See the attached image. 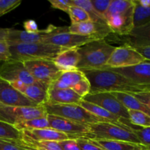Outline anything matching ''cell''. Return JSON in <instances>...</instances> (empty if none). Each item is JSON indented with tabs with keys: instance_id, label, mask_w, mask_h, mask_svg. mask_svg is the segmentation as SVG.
<instances>
[{
	"instance_id": "19",
	"label": "cell",
	"mask_w": 150,
	"mask_h": 150,
	"mask_svg": "<svg viewBox=\"0 0 150 150\" xmlns=\"http://www.w3.org/2000/svg\"><path fill=\"white\" fill-rule=\"evenodd\" d=\"M69 27V32L81 36L92 37L96 40L105 39L112 34L108 25L100 24L95 22L85 21L71 24Z\"/></svg>"
},
{
	"instance_id": "34",
	"label": "cell",
	"mask_w": 150,
	"mask_h": 150,
	"mask_svg": "<svg viewBox=\"0 0 150 150\" xmlns=\"http://www.w3.org/2000/svg\"><path fill=\"white\" fill-rule=\"evenodd\" d=\"M67 13L70 16L71 24L90 21V18H89V16L87 14V13L85 12L83 10H82L81 8H80V7H76V6H70Z\"/></svg>"
},
{
	"instance_id": "15",
	"label": "cell",
	"mask_w": 150,
	"mask_h": 150,
	"mask_svg": "<svg viewBox=\"0 0 150 150\" xmlns=\"http://www.w3.org/2000/svg\"><path fill=\"white\" fill-rule=\"evenodd\" d=\"M49 127L61 133L76 136L77 138L86 137L90 133L89 125L71 121L58 116L47 115Z\"/></svg>"
},
{
	"instance_id": "30",
	"label": "cell",
	"mask_w": 150,
	"mask_h": 150,
	"mask_svg": "<svg viewBox=\"0 0 150 150\" xmlns=\"http://www.w3.org/2000/svg\"><path fill=\"white\" fill-rule=\"evenodd\" d=\"M133 28L143 26L150 22V7H142L138 4L136 0H133Z\"/></svg>"
},
{
	"instance_id": "20",
	"label": "cell",
	"mask_w": 150,
	"mask_h": 150,
	"mask_svg": "<svg viewBox=\"0 0 150 150\" xmlns=\"http://www.w3.org/2000/svg\"><path fill=\"white\" fill-rule=\"evenodd\" d=\"M114 37L117 38L118 40L122 41V45H128L134 48H148L150 47V22L133 28L130 34L125 36L114 35Z\"/></svg>"
},
{
	"instance_id": "25",
	"label": "cell",
	"mask_w": 150,
	"mask_h": 150,
	"mask_svg": "<svg viewBox=\"0 0 150 150\" xmlns=\"http://www.w3.org/2000/svg\"><path fill=\"white\" fill-rule=\"evenodd\" d=\"M112 93L127 110L142 111L150 116L149 108L146 105L142 103L141 101H139L137 98H135L133 94L124 93V92H112Z\"/></svg>"
},
{
	"instance_id": "18",
	"label": "cell",
	"mask_w": 150,
	"mask_h": 150,
	"mask_svg": "<svg viewBox=\"0 0 150 150\" xmlns=\"http://www.w3.org/2000/svg\"><path fill=\"white\" fill-rule=\"evenodd\" d=\"M15 89L21 92L28 99L37 105H45L48 100V90L49 86L40 82L27 84L23 82L16 81L10 83Z\"/></svg>"
},
{
	"instance_id": "8",
	"label": "cell",
	"mask_w": 150,
	"mask_h": 150,
	"mask_svg": "<svg viewBox=\"0 0 150 150\" xmlns=\"http://www.w3.org/2000/svg\"><path fill=\"white\" fill-rule=\"evenodd\" d=\"M23 63L37 81L48 86L55 81L62 73L51 59L29 60Z\"/></svg>"
},
{
	"instance_id": "7",
	"label": "cell",
	"mask_w": 150,
	"mask_h": 150,
	"mask_svg": "<svg viewBox=\"0 0 150 150\" xmlns=\"http://www.w3.org/2000/svg\"><path fill=\"white\" fill-rule=\"evenodd\" d=\"M45 105L35 107L6 106L0 104V121L16 126L26 120L46 117Z\"/></svg>"
},
{
	"instance_id": "9",
	"label": "cell",
	"mask_w": 150,
	"mask_h": 150,
	"mask_svg": "<svg viewBox=\"0 0 150 150\" xmlns=\"http://www.w3.org/2000/svg\"><path fill=\"white\" fill-rule=\"evenodd\" d=\"M49 86L56 89H71L83 98L90 92L91 89L89 80L79 70L63 72Z\"/></svg>"
},
{
	"instance_id": "43",
	"label": "cell",
	"mask_w": 150,
	"mask_h": 150,
	"mask_svg": "<svg viewBox=\"0 0 150 150\" xmlns=\"http://www.w3.org/2000/svg\"><path fill=\"white\" fill-rule=\"evenodd\" d=\"M23 28L28 32H37L40 30L38 24L34 20H27L23 23Z\"/></svg>"
},
{
	"instance_id": "26",
	"label": "cell",
	"mask_w": 150,
	"mask_h": 150,
	"mask_svg": "<svg viewBox=\"0 0 150 150\" xmlns=\"http://www.w3.org/2000/svg\"><path fill=\"white\" fill-rule=\"evenodd\" d=\"M79 105L86 109L88 112L92 114L95 117H98V118L102 119V120H105V121L108 122L112 123H117V124H120V117H117V116L114 115L111 113L108 112V111L105 110L104 108H101L99 105H97L95 104L89 103L88 101L82 100L81 102L79 103Z\"/></svg>"
},
{
	"instance_id": "16",
	"label": "cell",
	"mask_w": 150,
	"mask_h": 150,
	"mask_svg": "<svg viewBox=\"0 0 150 150\" xmlns=\"http://www.w3.org/2000/svg\"><path fill=\"white\" fill-rule=\"evenodd\" d=\"M0 104L6 106L16 107H35L39 105L28 99L9 82L1 79H0Z\"/></svg>"
},
{
	"instance_id": "36",
	"label": "cell",
	"mask_w": 150,
	"mask_h": 150,
	"mask_svg": "<svg viewBox=\"0 0 150 150\" xmlns=\"http://www.w3.org/2000/svg\"><path fill=\"white\" fill-rule=\"evenodd\" d=\"M21 4V0H0V17L16 9Z\"/></svg>"
},
{
	"instance_id": "5",
	"label": "cell",
	"mask_w": 150,
	"mask_h": 150,
	"mask_svg": "<svg viewBox=\"0 0 150 150\" xmlns=\"http://www.w3.org/2000/svg\"><path fill=\"white\" fill-rule=\"evenodd\" d=\"M89 129L90 133L87 136L89 139L123 141L141 144L131 129L122 123L98 122L90 125Z\"/></svg>"
},
{
	"instance_id": "45",
	"label": "cell",
	"mask_w": 150,
	"mask_h": 150,
	"mask_svg": "<svg viewBox=\"0 0 150 150\" xmlns=\"http://www.w3.org/2000/svg\"><path fill=\"white\" fill-rule=\"evenodd\" d=\"M9 29H4V28H0V41L6 40L7 33H8Z\"/></svg>"
},
{
	"instance_id": "6",
	"label": "cell",
	"mask_w": 150,
	"mask_h": 150,
	"mask_svg": "<svg viewBox=\"0 0 150 150\" xmlns=\"http://www.w3.org/2000/svg\"><path fill=\"white\" fill-rule=\"evenodd\" d=\"M45 108L48 114L58 116L87 125L98 122H108L105 120L95 117L78 104L51 105L45 103Z\"/></svg>"
},
{
	"instance_id": "42",
	"label": "cell",
	"mask_w": 150,
	"mask_h": 150,
	"mask_svg": "<svg viewBox=\"0 0 150 150\" xmlns=\"http://www.w3.org/2000/svg\"><path fill=\"white\" fill-rule=\"evenodd\" d=\"M135 98H137L139 101L146 105L150 109V90H146L139 93L133 94Z\"/></svg>"
},
{
	"instance_id": "14",
	"label": "cell",
	"mask_w": 150,
	"mask_h": 150,
	"mask_svg": "<svg viewBox=\"0 0 150 150\" xmlns=\"http://www.w3.org/2000/svg\"><path fill=\"white\" fill-rule=\"evenodd\" d=\"M106 68H109L110 70L125 76L136 84L150 90V61L149 60L127 67Z\"/></svg>"
},
{
	"instance_id": "46",
	"label": "cell",
	"mask_w": 150,
	"mask_h": 150,
	"mask_svg": "<svg viewBox=\"0 0 150 150\" xmlns=\"http://www.w3.org/2000/svg\"><path fill=\"white\" fill-rule=\"evenodd\" d=\"M136 1L142 7H150V0H136Z\"/></svg>"
},
{
	"instance_id": "33",
	"label": "cell",
	"mask_w": 150,
	"mask_h": 150,
	"mask_svg": "<svg viewBox=\"0 0 150 150\" xmlns=\"http://www.w3.org/2000/svg\"><path fill=\"white\" fill-rule=\"evenodd\" d=\"M129 121L139 127H150V116L139 111L128 110Z\"/></svg>"
},
{
	"instance_id": "28",
	"label": "cell",
	"mask_w": 150,
	"mask_h": 150,
	"mask_svg": "<svg viewBox=\"0 0 150 150\" xmlns=\"http://www.w3.org/2000/svg\"><path fill=\"white\" fill-rule=\"evenodd\" d=\"M18 140L21 143L34 150H62L57 142L33 140L23 134H21V138Z\"/></svg>"
},
{
	"instance_id": "4",
	"label": "cell",
	"mask_w": 150,
	"mask_h": 150,
	"mask_svg": "<svg viewBox=\"0 0 150 150\" xmlns=\"http://www.w3.org/2000/svg\"><path fill=\"white\" fill-rule=\"evenodd\" d=\"M10 59L24 62L35 59L53 60L65 48L45 43H8Z\"/></svg>"
},
{
	"instance_id": "21",
	"label": "cell",
	"mask_w": 150,
	"mask_h": 150,
	"mask_svg": "<svg viewBox=\"0 0 150 150\" xmlns=\"http://www.w3.org/2000/svg\"><path fill=\"white\" fill-rule=\"evenodd\" d=\"M83 98L71 89H56L49 86L48 90V100L46 103L51 105H79Z\"/></svg>"
},
{
	"instance_id": "32",
	"label": "cell",
	"mask_w": 150,
	"mask_h": 150,
	"mask_svg": "<svg viewBox=\"0 0 150 150\" xmlns=\"http://www.w3.org/2000/svg\"><path fill=\"white\" fill-rule=\"evenodd\" d=\"M21 138V132L18 130L14 126L0 121V139L18 140Z\"/></svg>"
},
{
	"instance_id": "47",
	"label": "cell",
	"mask_w": 150,
	"mask_h": 150,
	"mask_svg": "<svg viewBox=\"0 0 150 150\" xmlns=\"http://www.w3.org/2000/svg\"><path fill=\"white\" fill-rule=\"evenodd\" d=\"M13 141H14L15 143H16V144H17L18 146L22 150H34V149H31V148L28 147V146H26V145L23 144L22 143H21V142H19V140H13Z\"/></svg>"
},
{
	"instance_id": "2",
	"label": "cell",
	"mask_w": 150,
	"mask_h": 150,
	"mask_svg": "<svg viewBox=\"0 0 150 150\" xmlns=\"http://www.w3.org/2000/svg\"><path fill=\"white\" fill-rule=\"evenodd\" d=\"M115 48L105 39L95 40L79 47L78 51L80 60L78 70L103 69Z\"/></svg>"
},
{
	"instance_id": "37",
	"label": "cell",
	"mask_w": 150,
	"mask_h": 150,
	"mask_svg": "<svg viewBox=\"0 0 150 150\" xmlns=\"http://www.w3.org/2000/svg\"><path fill=\"white\" fill-rule=\"evenodd\" d=\"M91 1L95 10L100 15L105 18V14L111 4V0H92Z\"/></svg>"
},
{
	"instance_id": "35",
	"label": "cell",
	"mask_w": 150,
	"mask_h": 150,
	"mask_svg": "<svg viewBox=\"0 0 150 150\" xmlns=\"http://www.w3.org/2000/svg\"><path fill=\"white\" fill-rule=\"evenodd\" d=\"M81 150H104L92 139L86 137H80L76 139Z\"/></svg>"
},
{
	"instance_id": "27",
	"label": "cell",
	"mask_w": 150,
	"mask_h": 150,
	"mask_svg": "<svg viewBox=\"0 0 150 150\" xmlns=\"http://www.w3.org/2000/svg\"><path fill=\"white\" fill-rule=\"evenodd\" d=\"M71 5L80 7L85 12H86L89 15L91 21L107 25L105 18L95 10L91 0H71Z\"/></svg>"
},
{
	"instance_id": "24",
	"label": "cell",
	"mask_w": 150,
	"mask_h": 150,
	"mask_svg": "<svg viewBox=\"0 0 150 150\" xmlns=\"http://www.w3.org/2000/svg\"><path fill=\"white\" fill-rule=\"evenodd\" d=\"M92 140L95 141L104 150H149V148L144 145L133 142L95 139Z\"/></svg>"
},
{
	"instance_id": "13",
	"label": "cell",
	"mask_w": 150,
	"mask_h": 150,
	"mask_svg": "<svg viewBox=\"0 0 150 150\" xmlns=\"http://www.w3.org/2000/svg\"><path fill=\"white\" fill-rule=\"evenodd\" d=\"M0 79L9 83L20 81L32 84L38 82L28 71L23 62L11 59L0 64Z\"/></svg>"
},
{
	"instance_id": "48",
	"label": "cell",
	"mask_w": 150,
	"mask_h": 150,
	"mask_svg": "<svg viewBox=\"0 0 150 150\" xmlns=\"http://www.w3.org/2000/svg\"><path fill=\"white\" fill-rule=\"evenodd\" d=\"M149 150H150V149H149Z\"/></svg>"
},
{
	"instance_id": "40",
	"label": "cell",
	"mask_w": 150,
	"mask_h": 150,
	"mask_svg": "<svg viewBox=\"0 0 150 150\" xmlns=\"http://www.w3.org/2000/svg\"><path fill=\"white\" fill-rule=\"evenodd\" d=\"M10 59L9 45L6 40L0 41V61L7 62Z\"/></svg>"
},
{
	"instance_id": "38",
	"label": "cell",
	"mask_w": 150,
	"mask_h": 150,
	"mask_svg": "<svg viewBox=\"0 0 150 150\" xmlns=\"http://www.w3.org/2000/svg\"><path fill=\"white\" fill-rule=\"evenodd\" d=\"M49 2L53 8L62 10L65 13H68L71 6V0H49Z\"/></svg>"
},
{
	"instance_id": "44",
	"label": "cell",
	"mask_w": 150,
	"mask_h": 150,
	"mask_svg": "<svg viewBox=\"0 0 150 150\" xmlns=\"http://www.w3.org/2000/svg\"><path fill=\"white\" fill-rule=\"evenodd\" d=\"M139 54L143 56L144 58L146 60L150 61V47L148 48H136Z\"/></svg>"
},
{
	"instance_id": "29",
	"label": "cell",
	"mask_w": 150,
	"mask_h": 150,
	"mask_svg": "<svg viewBox=\"0 0 150 150\" xmlns=\"http://www.w3.org/2000/svg\"><path fill=\"white\" fill-rule=\"evenodd\" d=\"M120 122L130 127L138 138L140 143L149 147L150 149V127H139L134 125L130 122L129 120L122 118L120 119Z\"/></svg>"
},
{
	"instance_id": "3",
	"label": "cell",
	"mask_w": 150,
	"mask_h": 150,
	"mask_svg": "<svg viewBox=\"0 0 150 150\" xmlns=\"http://www.w3.org/2000/svg\"><path fill=\"white\" fill-rule=\"evenodd\" d=\"M133 0H111L105 16L107 25L112 34L125 36L133 29Z\"/></svg>"
},
{
	"instance_id": "23",
	"label": "cell",
	"mask_w": 150,
	"mask_h": 150,
	"mask_svg": "<svg viewBox=\"0 0 150 150\" xmlns=\"http://www.w3.org/2000/svg\"><path fill=\"white\" fill-rule=\"evenodd\" d=\"M80 55L78 48L66 49L53 59V62L62 72L74 71L78 70Z\"/></svg>"
},
{
	"instance_id": "12",
	"label": "cell",
	"mask_w": 150,
	"mask_h": 150,
	"mask_svg": "<svg viewBox=\"0 0 150 150\" xmlns=\"http://www.w3.org/2000/svg\"><path fill=\"white\" fill-rule=\"evenodd\" d=\"M144 61L146 59L136 48L128 45H121L116 47L104 68L127 67L140 64Z\"/></svg>"
},
{
	"instance_id": "39",
	"label": "cell",
	"mask_w": 150,
	"mask_h": 150,
	"mask_svg": "<svg viewBox=\"0 0 150 150\" xmlns=\"http://www.w3.org/2000/svg\"><path fill=\"white\" fill-rule=\"evenodd\" d=\"M62 150H81L78 145L76 139H67V140L58 142Z\"/></svg>"
},
{
	"instance_id": "1",
	"label": "cell",
	"mask_w": 150,
	"mask_h": 150,
	"mask_svg": "<svg viewBox=\"0 0 150 150\" xmlns=\"http://www.w3.org/2000/svg\"><path fill=\"white\" fill-rule=\"evenodd\" d=\"M90 83L89 93L98 92H124L136 94L148 90L146 88L136 84L125 76L110 70L109 68L100 70H81Z\"/></svg>"
},
{
	"instance_id": "41",
	"label": "cell",
	"mask_w": 150,
	"mask_h": 150,
	"mask_svg": "<svg viewBox=\"0 0 150 150\" xmlns=\"http://www.w3.org/2000/svg\"><path fill=\"white\" fill-rule=\"evenodd\" d=\"M0 150H22L13 140L0 139Z\"/></svg>"
},
{
	"instance_id": "31",
	"label": "cell",
	"mask_w": 150,
	"mask_h": 150,
	"mask_svg": "<svg viewBox=\"0 0 150 150\" xmlns=\"http://www.w3.org/2000/svg\"><path fill=\"white\" fill-rule=\"evenodd\" d=\"M18 130L20 132L23 130H37V129H44L48 128L49 123H48V118L46 117H40V118L32 119V120H26L15 126Z\"/></svg>"
},
{
	"instance_id": "17",
	"label": "cell",
	"mask_w": 150,
	"mask_h": 150,
	"mask_svg": "<svg viewBox=\"0 0 150 150\" xmlns=\"http://www.w3.org/2000/svg\"><path fill=\"white\" fill-rule=\"evenodd\" d=\"M96 40L92 37L81 36L69 32V27L62 32L50 35L42 42L57 45L65 49L79 48L87 42Z\"/></svg>"
},
{
	"instance_id": "11",
	"label": "cell",
	"mask_w": 150,
	"mask_h": 150,
	"mask_svg": "<svg viewBox=\"0 0 150 150\" xmlns=\"http://www.w3.org/2000/svg\"><path fill=\"white\" fill-rule=\"evenodd\" d=\"M84 100L99 105L122 119L129 120L128 110L119 101L112 92H98L89 93L83 98Z\"/></svg>"
},
{
	"instance_id": "22",
	"label": "cell",
	"mask_w": 150,
	"mask_h": 150,
	"mask_svg": "<svg viewBox=\"0 0 150 150\" xmlns=\"http://www.w3.org/2000/svg\"><path fill=\"white\" fill-rule=\"evenodd\" d=\"M21 134L26 137L36 141H45V142H60V141L67 140V139H77L79 138L76 136H70L65 133H61L54 129L48 127L44 129H37V130H23Z\"/></svg>"
},
{
	"instance_id": "10",
	"label": "cell",
	"mask_w": 150,
	"mask_h": 150,
	"mask_svg": "<svg viewBox=\"0 0 150 150\" xmlns=\"http://www.w3.org/2000/svg\"><path fill=\"white\" fill-rule=\"evenodd\" d=\"M68 28V26H55L48 25L45 29L39 30L37 32H28L25 30H18L9 29L6 41L7 43H33L42 42L50 35L62 32Z\"/></svg>"
}]
</instances>
